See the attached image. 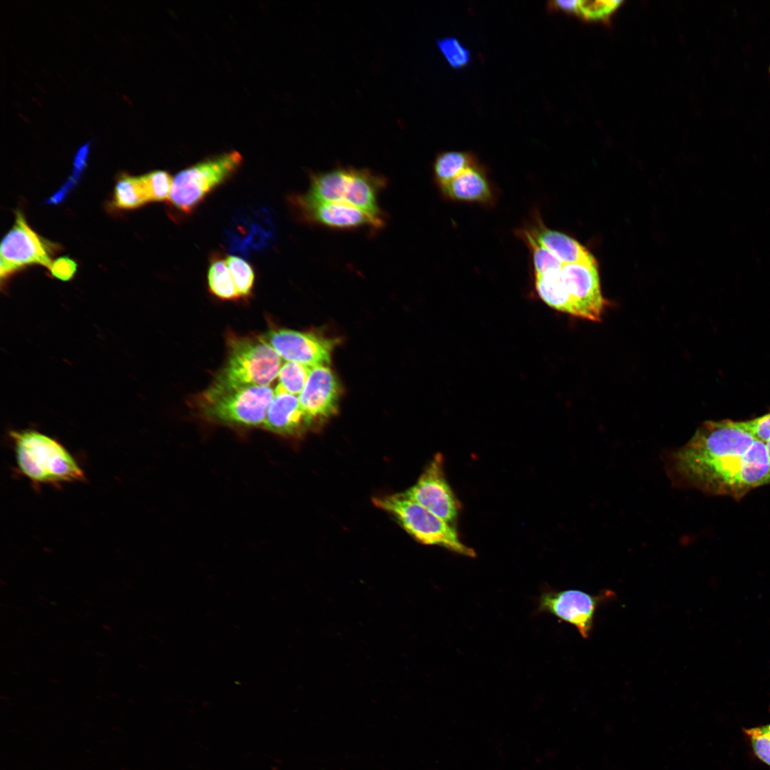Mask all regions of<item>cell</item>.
Masks as SVG:
<instances>
[{"mask_svg": "<svg viewBox=\"0 0 770 770\" xmlns=\"http://www.w3.org/2000/svg\"><path fill=\"white\" fill-rule=\"evenodd\" d=\"M289 200L298 218L307 224L341 230L382 228L367 214L345 202L317 201L305 193L292 195Z\"/></svg>", "mask_w": 770, "mask_h": 770, "instance_id": "cell-11", "label": "cell"}, {"mask_svg": "<svg viewBox=\"0 0 770 770\" xmlns=\"http://www.w3.org/2000/svg\"><path fill=\"white\" fill-rule=\"evenodd\" d=\"M314 424L302 409L299 398L289 394H274L262 427L283 436H302Z\"/></svg>", "mask_w": 770, "mask_h": 770, "instance_id": "cell-15", "label": "cell"}, {"mask_svg": "<svg viewBox=\"0 0 770 770\" xmlns=\"http://www.w3.org/2000/svg\"><path fill=\"white\" fill-rule=\"evenodd\" d=\"M226 363L209 386L228 390L269 386L277 376L282 358L260 337L232 336Z\"/></svg>", "mask_w": 770, "mask_h": 770, "instance_id": "cell-4", "label": "cell"}, {"mask_svg": "<svg viewBox=\"0 0 770 770\" xmlns=\"http://www.w3.org/2000/svg\"><path fill=\"white\" fill-rule=\"evenodd\" d=\"M9 435L19 471L35 484L84 481L83 471L57 440L30 429L11 431Z\"/></svg>", "mask_w": 770, "mask_h": 770, "instance_id": "cell-3", "label": "cell"}, {"mask_svg": "<svg viewBox=\"0 0 770 770\" xmlns=\"http://www.w3.org/2000/svg\"><path fill=\"white\" fill-rule=\"evenodd\" d=\"M769 73H770V67H769Z\"/></svg>", "mask_w": 770, "mask_h": 770, "instance_id": "cell-35", "label": "cell"}, {"mask_svg": "<svg viewBox=\"0 0 770 770\" xmlns=\"http://www.w3.org/2000/svg\"><path fill=\"white\" fill-rule=\"evenodd\" d=\"M540 298L550 307L579 318L599 322L607 302L600 284L597 265L575 263L535 279Z\"/></svg>", "mask_w": 770, "mask_h": 770, "instance_id": "cell-2", "label": "cell"}, {"mask_svg": "<svg viewBox=\"0 0 770 770\" xmlns=\"http://www.w3.org/2000/svg\"><path fill=\"white\" fill-rule=\"evenodd\" d=\"M372 503L391 515L418 542L438 545L466 557L476 556L474 550L460 540L455 527L409 499L403 493L376 496L372 498Z\"/></svg>", "mask_w": 770, "mask_h": 770, "instance_id": "cell-6", "label": "cell"}, {"mask_svg": "<svg viewBox=\"0 0 770 770\" xmlns=\"http://www.w3.org/2000/svg\"><path fill=\"white\" fill-rule=\"evenodd\" d=\"M530 232L537 241L563 265L575 263L597 264L593 255L585 247L564 233L548 229L541 222Z\"/></svg>", "mask_w": 770, "mask_h": 770, "instance_id": "cell-16", "label": "cell"}, {"mask_svg": "<svg viewBox=\"0 0 770 770\" xmlns=\"http://www.w3.org/2000/svg\"><path fill=\"white\" fill-rule=\"evenodd\" d=\"M579 1H550L548 7L551 10L562 11L564 12L577 14Z\"/></svg>", "mask_w": 770, "mask_h": 770, "instance_id": "cell-32", "label": "cell"}, {"mask_svg": "<svg viewBox=\"0 0 770 770\" xmlns=\"http://www.w3.org/2000/svg\"><path fill=\"white\" fill-rule=\"evenodd\" d=\"M439 188L445 197L453 200L488 203L493 199L491 185L476 164Z\"/></svg>", "mask_w": 770, "mask_h": 770, "instance_id": "cell-17", "label": "cell"}, {"mask_svg": "<svg viewBox=\"0 0 770 770\" xmlns=\"http://www.w3.org/2000/svg\"><path fill=\"white\" fill-rule=\"evenodd\" d=\"M91 140L81 145L76 153L73 158V168L70 178L76 183L80 179L82 173L86 168L90 151Z\"/></svg>", "mask_w": 770, "mask_h": 770, "instance_id": "cell-31", "label": "cell"}, {"mask_svg": "<svg viewBox=\"0 0 770 770\" xmlns=\"http://www.w3.org/2000/svg\"><path fill=\"white\" fill-rule=\"evenodd\" d=\"M615 597V592L609 590L595 595L578 590H547L539 598L538 610L575 626L586 639L592 629L597 608Z\"/></svg>", "mask_w": 770, "mask_h": 770, "instance_id": "cell-10", "label": "cell"}, {"mask_svg": "<svg viewBox=\"0 0 770 770\" xmlns=\"http://www.w3.org/2000/svg\"><path fill=\"white\" fill-rule=\"evenodd\" d=\"M207 284L210 292L220 299H240L225 260L215 258L211 261L207 271Z\"/></svg>", "mask_w": 770, "mask_h": 770, "instance_id": "cell-21", "label": "cell"}, {"mask_svg": "<svg viewBox=\"0 0 770 770\" xmlns=\"http://www.w3.org/2000/svg\"><path fill=\"white\" fill-rule=\"evenodd\" d=\"M15 222L3 238L0 249L1 280L18 270L38 264L50 269L53 247L28 225L20 210L16 211Z\"/></svg>", "mask_w": 770, "mask_h": 770, "instance_id": "cell-8", "label": "cell"}, {"mask_svg": "<svg viewBox=\"0 0 770 770\" xmlns=\"http://www.w3.org/2000/svg\"><path fill=\"white\" fill-rule=\"evenodd\" d=\"M765 444H766V451H767L768 458H769V465H770V439L768 440L765 443Z\"/></svg>", "mask_w": 770, "mask_h": 770, "instance_id": "cell-34", "label": "cell"}, {"mask_svg": "<svg viewBox=\"0 0 770 770\" xmlns=\"http://www.w3.org/2000/svg\"><path fill=\"white\" fill-rule=\"evenodd\" d=\"M437 46L451 67L461 68L470 62V51L456 38L445 37L439 39L437 41Z\"/></svg>", "mask_w": 770, "mask_h": 770, "instance_id": "cell-26", "label": "cell"}, {"mask_svg": "<svg viewBox=\"0 0 770 770\" xmlns=\"http://www.w3.org/2000/svg\"><path fill=\"white\" fill-rule=\"evenodd\" d=\"M141 178L150 202L170 200L173 178L168 172L155 170Z\"/></svg>", "mask_w": 770, "mask_h": 770, "instance_id": "cell-25", "label": "cell"}, {"mask_svg": "<svg viewBox=\"0 0 770 770\" xmlns=\"http://www.w3.org/2000/svg\"><path fill=\"white\" fill-rule=\"evenodd\" d=\"M242 162L240 153L232 150L181 170L173 178L170 204L183 213L192 212L210 192L230 178Z\"/></svg>", "mask_w": 770, "mask_h": 770, "instance_id": "cell-7", "label": "cell"}, {"mask_svg": "<svg viewBox=\"0 0 770 770\" xmlns=\"http://www.w3.org/2000/svg\"><path fill=\"white\" fill-rule=\"evenodd\" d=\"M282 359L312 369L328 366L334 342L311 332L272 329L262 336Z\"/></svg>", "mask_w": 770, "mask_h": 770, "instance_id": "cell-12", "label": "cell"}, {"mask_svg": "<svg viewBox=\"0 0 770 770\" xmlns=\"http://www.w3.org/2000/svg\"><path fill=\"white\" fill-rule=\"evenodd\" d=\"M443 462V456L436 453L403 494L456 528L461 505L446 479Z\"/></svg>", "mask_w": 770, "mask_h": 770, "instance_id": "cell-9", "label": "cell"}, {"mask_svg": "<svg viewBox=\"0 0 770 770\" xmlns=\"http://www.w3.org/2000/svg\"><path fill=\"white\" fill-rule=\"evenodd\" d=\"M672 483L712 495L741 498L770 483L765 443L735 421H707L682 447L665 456Z\"/></svg>", "mask_w": 770, "mask_h": 770, "instance_id": "cell-1", "label": "cell"}, {"mask_svg": "<svg viewBox=\"0 0 770 770\" xmlns=\"http://www.w3.org/2000/svg\"><path fill=\"white\" fill-rule=\"evenodd\" d=\"M736 422L756 439L764 443L770 439V412L750 420Z\"/></svg>", "mask_w": 770, "mask_h": 770, "instance_id": "cell-28", "label": "cell"}, {"mask_svg": "<svg viewBox=\"0 0 770 770\" xmlns=\"http://www.w3.org/2000/svg\"><path fill=\"white\" fill-rule=\"evenodd\" d=\"M76 270V262L68 257H61L53 261L49 269L53 277L63 281L73 278Z\"/></svg>", "mask_w": 770, "mask_h": 770, "instance_id": "cell-30", "label": "cell"}, {"mask_svg": "<svg viewBox=\"0 0 770 770\" xmlns=\"http://www.w3.org/2000/svg\"><path fill=\"white\" fill-rule=\"evenodd\" d=\"M475 164L474 156L468 152L452 150L441 153L433 162L434 178L440 187Z\"/></svg>", "mask_w": 770, "mask_h": 770, "instance_id": "cell-19", "label": "cell"}, {"mask_svg": "<svg viewBox=\"0 0 770 770\" xmlns=\"http://www.w3.org/2000/svg\"><path fill=\"white\" fill-rule=\"evenodd\" d=\"M621 1H579L577 15L587 20H606Z\"/></svg>", "mask_w": 770, "mask_h": 770, "instance_id": "cell-27", "label": "cell"}, {"mask_svg": "<svg viewBox=\"0 0 770 770\" xmlns=\"http://www.w3.org/2000/svg\"><path fill=\"white\" fill-rule=\"evenodd\" d=\"M349 167H337L329 170L312 173L305 194L317 201L344 202L349 179Z\"/></svg>", "mask_w": 770, "mask_h": 770, "instance_id": "cell-18", "label": "cell"}, {"mask_svg": "<svg viewBox=\"0 0 770 770\" xmlns=\"http://www.w3.org/2000/svg\"><path fill=\"white\" fill-rule=\"evenodd\" d=\"M522 234L531 251L535 276L563 267V265L537 241L530 230H524Z\"/></svg>", "mask_w": 770, "mask_h": 770, "instance_id": "cell-24", "label": "cell"}, {"mask_svg": "<svg viewBox=\"0 0 770 770\" xmlns=\"http://www.w3.org/2000/svg\"><path fill=\"white\" fill-rule=\"evenodd\" d=\"M750 738L754 754L763 762L770 766V738L756 732L752 728L745 730Z\"/></svg>", "mask_w": 770, "mask_h": 770, "instance_id": "cell-29", "label": "cell"}, {"mask_svg": "<svg viewBox=\"0 0 770 770\" xmlns=\"http://www.w3.org/2000/svg\"><path fill=\"white\" fill-rule=\"evenodd\" d=\"M312 368L294 362L287 361L278 373V384L274 394H300L309 378Z\"/></svg>", "mask_w": 770, "mask_h": 770, "instance_id": "cell-22", "label": "cell"}, {"mask_svg": "<svg viewBox=\"0 0 770 770\" xmlns=\"http://www.w3.org/2000/svg\"><path fill=\"white\" fill-rule=\"evenodd\" d=\"M274 396V391L269 386L220 391L208 387L200 394L197 405L202 415L211 422L245 428L262 427Z\"/></svg>", "mask_w": 770, "mask_h": 770, "instance_id": "cell-5", "label": "cell"}, {"mask_svg": "<svg viewBox=\"0 0 770 770\" xmlns=\"http://www.w3.org/2000/svg\"><path fill=\"white\" fill-rule=\"evenodd\" d=\"M240 298L250 297L255 280V272L244 259L231 255L225 259Z\"/></svg>", "mask_w": 770, "mask_h": 770, "instance_id": "cell-23", "label": "cell"}, {"mask_svg": "<svg viewBox=\"0 0 770 770\" xmlns=\"http://www.w3.org/2000/svg\"><path fill=\"white\" fill-rule=\"evenodd\" d=\"M150 202L141 176H120L114 188L113 205L118 209H134Z\"/></svg>", "mask_w": 770, "mask_h": 770, "instance_id": "cell-20", "label": "cell"}, {"mask_svg": "<svg viewBox=\"0 0 770 770\" xmlns=\"http://www.w3.org/2000/svg\"><path fill=\"white\" fill-rule=\"evenodd\" d=\"M756 732L765 735L770 738V724L752 728Z\"/></svg>", "mask_w": 770, "mask_h": 770, "instance_id": "cell-33", "label": "cell"}, {"mask_svg": "<svg viewBox=\"0 0 770 770\" xmlns=\"http://www.w3.org/2000/svg\"><path fill=\"white\" fill-rule=\"evenodd\" d=\"M339 396V384L333 371L329 366H318L312 369L299 400L314 424L337 412Z\"/></svg>", "mask_w": 770, "mask_h": 770, "instance_id": "cell-13", "label": "cell"}, {"mask_svg": "<svg viewBox=\"0 0 770 770\" xmlns=\"http://www.w3.org/2000/svg\"><path fill=\"white\" fill-rule=\"evenodd\" d=\"M387 183L386 177L371 170L350 167L344 202L359 208L383 227L386 216L379 196Z\"/></svg>", "mask_w": 770, "mask_h": 770, "instance_id": "cell-14", "label": "cell"}]
</instances>
